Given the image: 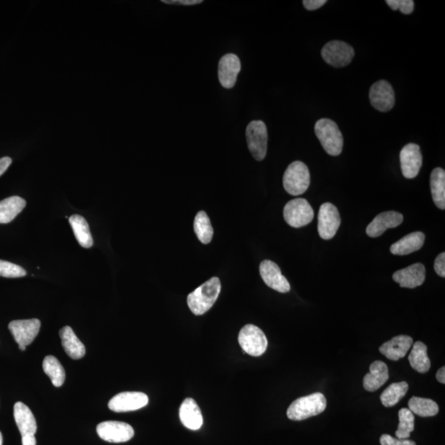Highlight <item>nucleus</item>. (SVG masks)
Masks as SVG:
<instances>
[{"mask_svg": "<svg viewBox=\"0 0 445 445\" xmlns=\"http://www.w3.org/2000/svg\"><path fill=\"white\" fill-rule=\"evenodd\" d=\"M399 424L395 432L396 438L408 440L415 430V416L408 408H403L398 412Z\"/></svg>", "mask_w": 445, "mask_h": 445, "instance_id": "nucleus-33", "label": "nucleus"}, {"mask_svg": "<svg viewBox=\"0 0 445 445\" xmlns=\"http://www.w3.org/2000/svg\"><path fill=\"white\" fill-rule=\"evenodd\" d=\"M179 416L183 426L190 430L197 431L203 424V416L196 400L186 398L181 403L179 410Z\"/></svg>", "mask_w": 445, "mask_h": 445, "instance_id": "nucleus-20", "label": "nucleus"}, {"mask_svg": "<svg viewBox=\"0 0 445 445\" xmlns=\"http://www.w3.org/2000/svg\"><path fill=\"white\" fill-rule=\"evenodd\" d=\"M68 221H70L73 231H74L76 240L80 246L84 249L92 248L94 245V240H92L87 220L79 214H74Z\"/></svg>", "mask_w": 445, "mask_h": 445, "instance_id": "nucleus-27", "label": "nucleus"}, {"mask_svg": "<svg viewBox=\"0 0 445 445\" xmlns=\"http://www.w3.org/2000/svg\"><path fill=\"white\" fill-rule=\"evenodd\" d=\"M326 3V0H303V5L306 10L314 11L320 9Z\"/></svg>", "mask_w": 445, "mask_h": 445, "instance_id": "nucleus-38", "label": "nucleus"}, {"mask_svg": "<svg viewBox=\"0 0 445 445\" xmlns=\"http://www.w3.org/2000/svg\"><path fill=\"white\" fill-rule=\"evenodd\" d=\"M246 143L251 153L257 161L265 159L268 144V133L262 120H253L246 129Z\"/></svg>", "mask_w": 445, "mask_h": 445, "instance_id": "nucleus-6", "label": "nucleus"}, {"mask_svg": "<svg viewBox=\"0 0 445 445\" xmlns=\"http://www.w3.org/2000/svg\"><path fill=\"white\" fill-rule=\"evenodd\" d=\"M44 373L56 387H62L66 380V371L62 364L53 355H47L42 363Z\"/></svg>", "mask_w": 445, "mask_h": 445, "instance_id": "nucleus-29", "label": "nucleus"}, {"mask_svg": "<svg viewBox=\"0 0 445 445\" xmlns=\"http://www.w3.org/2000/svg\"><path fill=\"white\" fill-rule=\"evenodd\" d=\"M284 218L287 224L293 228H301L314 220V212L307 200L296 198L287 203L284 208Z\"/></svg>", "mask_w": 445, "mask_h": 445, "instance_id": "nucleus-7", "label": "nucleus"}, {"mask_svg": "<svg viewBox=\"0 0 445 445\" xmlns=\"http://www.w3.org/2000/svg\"><path fill=\"white\" fill-rule=\"evenodd\" d=\"M388 379L390 373L386 364L380 361H374L370 365V373L364 378V387L367 391L375 392L385 384Z\"/></svg>", "mask_w": 445, "mask_h": 445, "instance_id": "nucleus-21", "label": "nucleus"}, {"mask_svg": "<svg viewBox=\"0 0 445 445\" xmlns=\"http://www.w3.org/2000/svg\"><path fill=\"white\" fill-rule=\"evenodd\" d=\"M27 272L22 266L10 262L0 260V277L19 278L25 277Z\"/></svg>", "mask_w": 445, "mask_h": 445, "instance_id": "nucleus-34", "label": "nucleus"}, {"mask_svg": "<svg viewBox=\"0 0 445 445\" xmlns=\"http://www.w3.org/2000/svg\"><path fill=\"white\" fill-rule=\"evenodd\" d=\"M355 56L353 47L341 40H331L323 47L322 58L330 66L342 68L348 66Z\"/></svg>", "mask_w": 445, "mask_h": 445, "instance_id": "nucleus-8", "label": "nucleus"}, {"mask_svg": "<svg viewBox=\"0 0 445 445\" xmlns=\"http://www.w3.org/2000/svg\"><path fill=\"white\" fill-rule=\"evenodd\" d=\"M162 2L168 5L190 6L199 5L202 3V0H163Z\"/></svg>", "mask_w": 445, "mask_h": 445, "instance_id": "nucleus-39", "label": "nucleus"}, {"mask_svg": "<svg viewBox=\"0 0 445 445\" xmlns=\"http://www.w3.org/2000/svg\"><path fill=\"white\" fill-rule=\"evenodd\" d=\"M412 345L414 339L409 335H400L383 344L379 351L390 361H398L405 357Z\"/></svg>", "mask_w": 445, "mask_h": 445, "instance_id": "nucleus-19", "label": "nucleus"}, {"mask_svg": "<svg viewBox=\"0 0 445 445\" xmlns=\"http://www.w3.org/2000/svg\"><path fill=\"white\" fill-rule=\"evenodd\" d=\"M2 444H3V435H2V433L0 432V445Z\"/></svg>", "mask_w": 445, "mask_h": 445, "instance_id": "nucleus-44", "label": "nucleus"}, {"mask_svg": "<svg viewBox=\"0 0 445 445\" xmlns=\"http://www.w3.org/2000/svg\"><path fill=\"white\" fill-rule=\"evenodd\" d=\"M436 379L440 383H445V367L443 366L437 372Z\"/></svg>", "mask_w": 445, "mask_h": 445, "instance_id": "nucleus-42", "label": "nucleus"}, {"mask_svg": "<svg viewBox=\"0 0 445 445\" xmlns=\"http://www.w3.org/2000/svg\"><path fill=\"white\" fill-rule=\"evenodd\" d=\"M97 432L101 439L109 443H124L131 440L135 435V431L129 424L114 422H104L97 427Z\"/></svg>", "mask_w": 445, "mask_h": 445, "instance_id": "nucleus-10", "label": "nucleus"}, {"mask_svg": "<svg viewBox=\"0 0 445 445\" xmlns=\"http://www.w3.org/2000/svg\"><path fill=\"white\" fill-rule=\"evenodd\" d=\"M408 361L412 369L420 374H426L431 369V359L427 353V346L422 342L414 344Z\"/></svg>", "mask_w": 445, "mask_h": 445, "instance_id": "nucleus-26", "label": "nucleus"}, {"mask_svg": "<svg viewBox=\"0 0 445 445\" xmlns=\"http://www.w3.org/2000/svg\"><path fill=\"white\" fill-rule=\"evenodd\" d=\"M370 100L376 110L381 112L390 111L395 104L394 88L387 81L379 80L370 88Z\"/></svg>", "mask_w": 445, "mask_h": 445, "instance_id": "nucleus-12", "label": "nucleus"}, {"mask_svg": "<svg viewBox=\"0 0 445 445\" xmlns=\"http://www.w3.org/2000/svg\"><path fill=\"white\" fill-rule=\"evenodd\" d=\"M60 337L64 351L73 359H82L86 353L82 342L77 337L71 327L66 326L60 331Z\"/></svg>", "mask_w": 445, "mask_h": 445, "instance_id": "nucleus-24", "label": "nucleus"}, {"mask_svg": "<svg viewBox=\"0 0 445 445\" xmlns=\"http://www.w3.org/2000/svg\"><path fill=\"white\" fill-rule=\"evenodd\" d=\"M12 164V159L10 157H3L0 159V176L7 171Z\"/></svg>", "mask_w": 445, "mask_h": 445, "instance_id": "nucleus-40", "label": "nucleus"}, {"mask_svg": "<svg viewBox=\"0 0 445 445\" xmlns=\"http://www.w3.org/2000/svg\"><path fill=\"white\" fill-rule=\"evenodd\" d=\"M14 415L16 424H17L22 436L35 435L38 431V424H36V419L29 407L21 402L15 403Z\"/></svg>", "mask_w": 445, "mask_h": 445, "instance_id": "nucleus-22", "label": "nucleus"}, {"mask_svg": "<svg viewBox=\"0 0 445 445\" xmlns=\"http://www.w3.org/2000/svg\"><path fill=\"white\" fill-rule=\"evenodd\" d=\"M221 291V282L218 277H212L193 291L188 296V305L196 316L208 312L216 302Z\"/></svg>", "mask_w": 445, "mask_h": 445, "instance_id": "nucleus-1", "label": "nucleus"}, {"mask_svg": "<svg viewBox=\"0 0 445 445\" xmlns=\"http://www.w3.org/2000/svg\"><path fill=\"white\" fill-rule=\"evenodd\" d=\"M22 444L23 445H36V440L35 435H27L22 436Z\"/></svg>", "mask_w": 445, "mask_h": 445, "instance_id": "nucleus-41", "label": "nucleus"}, {"mask_svg": "<svg viewBox=\"0 0 445 445\" xmlns=\"http://www.w3.org/2000/svg\"><path fill=\"white\" fill-rule=\"evenodd\" d=\"M238 343L245 353L258 357L265 353L268 341L258 327L248 325L242 327L238 334Z\"/></svg>", "mask_w": 445, "mask_h": 445, "instance_id": "nucleus-5", "label": "nucleus"}, {"mask_svg": "<svg viewBox=\"0 0 445 445\" xmlns=\"http://www.w3.org/2000/svg\"><path fill=\"white\" fill-rule=\"evenodd\" d=\"M240 71V60L236 55L230 53L222 56L218 66V80L222 86L227 89L233 88Z\"/></svg>", "mask_w": 445, "mask_h": 445, "instance_id": "nucleus-16", "label": "nucleus"}, {"mask_svg": "<svg viewBox=\"0 0 445 445\" xmlns=\"http://www.w3.org/2000/svg\"><path fill=\"white\" fill-rule=\"evenodd\" d=\"M433 201L440 209H445V171L440 168L433 170L431 175Z\"/></svg>", "mask_w": 445, "mask_h": 445, "instance_id": "nucleus-28", "label": "nucleus"}, {"mask_svg": "<svg viewBox=\"0 0 445 445\" xmlns=\"http://www.w3.org/2000/svg\"><path fill=\"white\" fill-rule=\"evenodd\" d=\"M386 3L392 10H399L404 14H411L414 10V0H387Z\"/></svg>", "mask_w": 445, "mask_h": 445, "instance_id": "nucleus-35", "label": "nucleus"}, {"mask_svg": "<svg viewBox=\"0 0 445 445\" xmlns=\"http://www.w3.org/2000/svg\"><path fill=\"white\" fill-rule=\"evenodd\" d=\"M392 279L395 282L398 283L402 288H416L422 285L426 280V267L422 263H415L396 272Z\"/></svg>", "mask_w": 445, "mask_h": 445, "instance_id": "nucleus-17", "label": "nucleus"}, {"mask_svg": "<svg viewBox=\"0 0 445 445\" xmlns=\"http://www.w3.org/2000/svg\"><path fill=\"white\" fill-rule=\"evenodd\" d=\"M435 270L440 277H445V253H442L436 257L435 261Z\"/></svg>", "mask_w": 445, "mask_h": 445, "instance_id": "nucleus-37", "label": "nucleus"}, {"mask_svg": "<svg viewBox=\"0 0 445 445\" xmlns=\"http://www.w3.org/2000/svg\"><path fill=\"white\" fill-rule=\"evenodd\" d=\"M194 231L202 244H208L212 242L214 229L207 214L203 210L196 214L194 220Z\"/></svg>", "mask_w": 445, "mask_h": 445, "instance_id": "nucleus-32", "label": "nucleus"}, {"mask_svg": "<svg viewBox=\"0 0 445 445\" xmlns=\"http://www.w3.org/2000/svg\"><path fill=\"white\" fill-rule=\"evenodd\" d=\"M26 201L17 196L0 201V224H9L26 206Z\"/></svg>", "mask_w": 445, "mask_h": 445, "instance_id": "nucleus-25", "label": "nucleus"}, {"mask_svg": "<svg viewBox=\"0 0 445 445\" xmlns=\"http://www.w3.org/2000/svg\"><path fill=\"white\" fill-rule=\"evenodd\" d=\"M423 157L420 148L416 144H408L400 153V168L403 176L412 179L418 175L422 167Z\"/></svg>", "mask_w": 445, "mask_h": 445, "instance_id": "nucleus-13", "label": "nucleus"}, {"mask_svg": "<svg viewBox=\"0 0 445 445\" xmlns=\"http://www.w3.org/2000/svg\"><path fill=\"white\" fill-rule=\"evenodd\" d=\"M326 407L325 396L321 392H315L295 400L287 410V416L291 420L299 422L322 414Z\"/></svg>", "mask_w": 445, "mask_h": 445, "instance_id": "nucleus-2", "label": "nucleus"}, {"mask_svg": "<svg viewBox=\"0 0 445 445\" xmlns=\"http://www.w3.org/2000/svg\"><path fill=\"white\" fill-rule=\"evenodd\" d=\"M380 444L381 445H416L414 440L394 438V437L387 434L380 437Z\"/></svg>", "mask_w": 445, "mask_h": 445, "instance_id": "nucleus-36", "label": "nucleus"}, {"mask_svg": "<svg viewBox=\"0 0 445 445\" xmlns=\"http://www.w3.org/2000/svg\"><path fill=\"white\" fill-rule=\"evenodd\" d=\"M317 138L325 151L331 156H338L342 152L344 139L337 123L327 118L318 120L314 127Z\"/></svg>", "mask_w": 445, "mask_h": 445, "instance_id": "nucleus-3", "label": "nucleus"}, {"mask_svg": "<svg viewBox=\"0 0 445 445\" xmlns=\"http://www.w3.org/2000/svg\"><path fill=\"white\" fill-rule=\"evenodd\" d=\"M19 349L21 350L22 351H26V346H23V345H18Z\"/></svg>", "mask_w": 445, "mask_h": 445, "instance_id": "nucleus-43", "label": "nucleus"}, {"mask_svg": "<svg viewBox=\"0 0 445 445\" xmlns=\"http://www.w3.org/2000/svg\"><path fill=\"white\" fill-rule=\"evenodd\" d=\"M408 409L412 414L422 416V418H430L438 414L439 406L434 400L428 398L412 396L408 402Z\"/></svg>", "mask_w": 445, "mask_h": 445, "instance_id": "nucleus-30", "label": "nucleus"}, {"mask_svg": "<svg viewBox=\"0 0 445 445\" xmlns=\"http://www.w3.org/2000/svg\"><path fill=\"white\" fill-rule=\"evenodd\" d=\"M409 385L407 382L392 383L380 396V400L384 407H392L396 405L400 400L407 394Z\"/></svg>", "mask_w": 445, "mask_h": 445, "instance_id": "nucleus-31", "label": "nucleus"}, {"mask_svg": "<svg viewBox=\"0 0 445 445\" xmlns=\"http://www.w3.org/2000/svg\"><path fill=\"white\" fill-rule=\"evenodd\" d=\"M40 329L39 319L12 321L9 329L18 345L28 346L34 341Z\"/></svg>", "mask_w": 445, "mask_h": 445, "instance_id": "nucleus-15", "label": "nucleus"}, {"mask_svg": "<svg viewBox=\"0 0 445 445\" xmlns=\"http://www.w3.org/2000/svg\"><path fill=\"white\" fill-rule=\"evenodd\" d=\"M148 403V396L143 392H124L113 396L108 407L115 412H128L141 409Z\"/></svg>", "mask_w": 445, "mask_h": 445, "instance_id": "nucleus-11", "label": "nucleus"}, {"mask_svg": "<svg viewBox=\"0 0 445 445\" xmlns=\"http://www.w3.org/2000/svg\"><path fill=\"white\" fill-rule=\"evenodd\" d=\"M424 234L422 232H414L407 234L402 240L396 242L390 248L392 254L398 256H405L416 252L422 248L424 242Z\"/></svg>", "mask_w": 445, "mask_h": 445, "instance_id": "nucleus-23", "label": "nucleus"}, {"mask_svg": "<svg viewBox=\"0 0 445 445\" xmlns=\"http://www.w3.org/2000/svg\"><path fill=\"white\" fill-rule=\"evenodd\" d=\"M260 275L266 285L280 293H288L290 285L283 276L280 267L272 261L265 260L260 264Z\"/></svg>", "mask_w": 445, "mask_h": 445, "instance_id": "nucleus-14", "label": "nucleus"}, {"mask_svg": "<svg viewBox=\"0 0 445 445\" xmlns=\"http://www.w3.org/2000/svg\"><path fill=\"white\" fill-rule=\"evenodd\" d=\"M309 168L301 161H294L289 165L283 177V186L291 196L305 193L310 185Z\"/></svg>", "mask_w": 445, "mask_h": 445, "instance_id": "nucleus-4", "label": "nucleus"}, {"mask_svg": "<svg viewBox=\"0 0 445 445\" xmlns=\"http://www.w3.org/2000/svg\"><path fill=\"white\" fill-rule=\"evenodd\" d=\"M403 216L396 212H386L378 214L366 229L367 236L370 238H377L388 229H394L402 225Z\"/></svg>", "mask_w": 445, "mask_h": 445, "instance_id": "nucleus-18", "label": "nucleus"}, {"mask_svg": "<svg viewBox=\"0 0 445 445\" xmlns=\"http://www.w3.org/2000/svg\"><path fill=\"white\" fill-rule=\"evenodd\" d=\"M341 222L338 209L333 204L327 202L321 205L318 212V230L322 240H331L337 233Z\"/></svg>", "mask_w": 445, "mask_h": 445, "instance_id": "nucleus-9", "label": "nucleus"}]
</instances>
